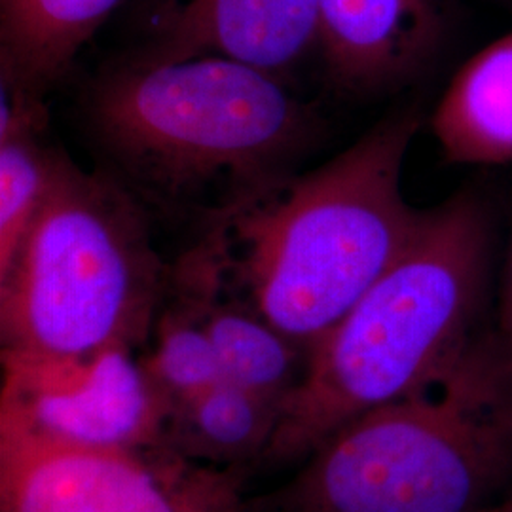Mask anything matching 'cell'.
<instances>
[{
    "instance_id": "obj_1",
    "label": "cell",
    "mask_w": 512,
    "mask_h": 512,
    "mask_svg": "<svg viewBox=\"0 0 512 512\" xmlns=\"http://www.w3.org/2000/svg\"><path fill=\"white\" fill-rule=\"evenodd\" d=\"M88 118L147 209L211 224L291 175L319 131L281 78L219 55H135L93 82Z\"/></svg>"
},
{
    "instance_id": "obj_2",
    "label": "cell",
    "mask_w": 512,
    "mask_h": 512,
    "mask_svg": "<svg viewBox=\"0 0 512 512\" xmlns=\"http://www.w3.org/2000/svg\"><path fill=\"white\" fill-rule=\"evenodd\" d=\"M414 110L382 120L306 175H287L211 224L226 283L270 325L310 349L401 256L423 209L403 169Z\"/></svg>"
},
{
    "instance_id": "obj_3",
    "label": "cell",
    "mask_w": 512,
    "mask_h": 512,
    "mask_svg": "<svg viewBox=\"0 0 512 512\" xmlns=\"http://www.w3.org/2000/svg\"><path fill=\"white\" fill-rule=\"evenodd\" d=\"M494 258L476 194L423 209L401 256L310 349L260 465L302 463L348 421L431 384L486 330Z\"/></svg>"
},
{
    "instance_id": "obj_4",
    "label": "cell",
    "mask_w": 512,
    "mask_h": 512,
    "mask_svg": "<svg viewBox=\"0 0 512 512\" xmlns=\"http://www.w3.org/2000/svg\"><path fill=\"white\" fill-rule=\"evenodd\" d=\"M512 484V359L486 329L431 384L348 421L243 512H478Z\"/></svg>"
},
{
    "instance_id": "obj_5",
    "label": "cell",
    "mask_w": 512,
    "mask_h": 512,
    "mask_svg": "<svg viewBox=\"0 0 512 512\" xmlns=\"http://www.w3.org/2000/svg\"><path fill=\"white\" fill-rule=\"evenodd\" d=\"M171 268L147 207L109 173L59 156L50 192L0 272L2 353L88 359L147 342Z\"/></svg>"
},
{
    "instance_id": "obj_6",
    "label": "cell",
    "mask_w": 512,
    "mask_h": 512,
    "mask_svg": "<svg viewBox=\"0 0 512 512\" xmlns=\"http://www.w3.org/2000/svg\"><path fill=\"white\" fill-rule=\"evenodd\" d=\"M190 459L48 439L0 421V512H207Z\"/></svg>"
},
{
    "instance_id": "obj_7",
    "label": "cell",
    "mask_w": 512,
    "mask_h": 512,
    "mask_svg": "<svg viewBox=\"0 0 512 512\" xmlns=\"http://www.w3.org/2000/svg\"><path fill=\"white\" fill-rule=\"evenodd\" d=\"M0 421L78 446L147 452L164 446L171 406L133 349L88 359L2 353Z\"/></svg>"
},
{
    "instance_id": "obj_8",
    "label": "cell",
    "mask_w": 512,
    "mask_h": 512,
    "mask_svg": "<svg viewBox=\"0 0 512 512\" xmlns=\"http://www.w3.org/2000/svg\"><path fill=\"white\" fill-rule=\"evenodd\" d=\"M330 84L351 95L401 90L433 61L448 0H319Z\"/></svg>"
},
{
    "instance_id": "obj_9",
    "label": "cell",
    "mask_w": 512,
    "mask_h": 512,
    "mask_svg": "<svg viewBox=\"0 0 512 512\" xmlns=\"http://www.w3.org/2000/svg\"><path fill=\"white\" fill-rule=\"evenodd\" d=\"M158 57L219 55L283 76L321 44L319 0H162Z\"/></svg>"
},
{
    "instance_id": "obj_10",
    "label": "cell",
    "mask_w": 512,
    "mask_h": 512,
    "mask_svg": "<svg viewBox=\"0 0 512 512\" xmlns=\"http://www.w3.org/2000/svg\"><path fill=\"white\" fill-rule=\"evenodd\" d=\"M128 0H0V82L37 101Z\"/></svg>"
},
{
    "instance_id": "obj_11",
    "label": "cell",
    "mask_w": 512,
    "mask_h": 512,
    "mask_svg": "<svg viewBox=\"0 0 512 512\" xmlns=\"http://www.w3.org/2000/svg\"><path fill=\"white\" fill-rule=\"evenodd\" d=\"M450 164H512V33L490 42L454 74L431 118Z\"/></svg>"
},
{
    "instance_id": "obj_12",
    "label": "cell",
    "mask_w": 512,
    "mask_h": 512,
    "mask_svg": "<svg viewBox=\"0 0 512 512\" xmlns=\"http://www.w3.org/2000/svg\"><path fill=\"white\" fill-rule=\"evenodd\" d=\"M283 406L253 391L220 380L202 393L171 406L164 446L183 458L217 467L260 465Z\"/></svg>"
},
{
    "instance_id": "obj_13",
    "label": "cell",
    "mask_w": 512,
    "mask_h": 512,
    "mask_svg": "<svg viewBox=\"0 0 512 512\" xmlns=\"http://www.w3.org/2000/svg\"><path fill=\"white\" fill-rule=\"evenodd\" d=\"M154 327L156 344L141 361L169 406L183 403L224 378L200 313L186 296L167 289Z\"/></svg>"
},
{
    "instance_id": "obj_14",
    "label": "cell",
    "mask_w": 512,
    "mask_h": 512,
    "mask_svg": "<svg viewBox=\"0 0 512 512\" xmlns=\"http://www.w3.org/2000/svg\"><path fill=\"white\" fill-rule=\"evenodd\" d=\"M38 131L21 129L0 139V272L37 219L61 156L42 147Z\"/></svg>"
},
{
    "instance_id": "obj_15",
    "label": "cell",
    "mask_w": 512,
    "mask_h": 512,
    "mask_svg": "<svg viewBox=\"0 0 512 512\" xmlns=\"http://www.w3.org/2000/svg\"><path fill=\"white\" fill-rule=\"evenodd\" d=\"M494 329L512 359V234L509 236L505 258L501 264Z\"/></svg>"
},
{
    "instance_id": "obj_16",
    "label": "cell",
    "mask_w": 512,
    "mask_h": 512,
    "mask_svg": "<svg viewBox=\"0 0 512 512\" xmlns=\"http://www.w3.org/2000/svg\"><path fill=\"white\" fill-rule=\"evenodd\" d=\"M478 512H512V494L505 497V499H501L499 503H495L492 507H486V509Z\"/></svg>"
},
{
    "instance_id": "obj_17",
    "label": "cell",
    "mask_w": 512,
    "mask_h": 512,
    "mask_svg": "<svg viewBox=\"0 0 512 512\" xmlns=\"http://www.w3.org/2000/svg\"><path fill=\"white\" fill-rule=\"evenodd\" d=\"M503 2H507V4H511L512 6V0H503Z\"/></svg>"
}]
</instances>
